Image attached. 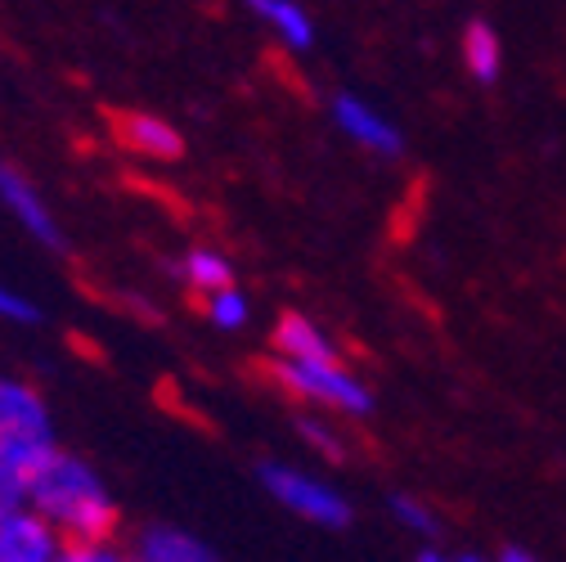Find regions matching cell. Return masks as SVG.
Masks as SVG:
<instances>
[{"mask_svg":"<svg viewBox=\"0 0 566 562\" xmlns=\"http://www.w3.org/2000/svg\"><path fill=\"white\" fill-rule=\"evenodd\" d=\"M243 6L252 10L256 23L270 28V37L283 45V50H311L315 45V23L311 14L297 6V0H243Z\"/></svg>","mask_w":566,"mask_h":562,"instance_id":"cell-10","label":"cell"},{"mask_svg":"<svg viewBox=\"0 0 566 562\" xmlns=\"http://www.w3.org/2000/svg\"><path fill=\"white\" fill-rule=\"evenodd\" d=\"M176 274L185 279V284H189L198 298L234 284V266H230V257L217 252V248H189V252L176 261Z\"/></svg>","mask_w":566,"mask_h":562,"instance_id":"cell-13","label":"cell"},{"mask_svg":"<svg viewBox=\"0 0 566 562\" xmlns=\"http://www.w3.org/2000/svg\"><path fill=\"white\" fill-rule=\"evenodd\" d=\"M328 108H333L337 131L350 139V145H360V149L374 154V158H400L405 135L396 131V122H391L382 108H374L369 100L350 95V91H337Z\"/></svg>","mask_w":566,"mask_h":562,"instance_id":"cell-5","label":"cell"},{"mask_svg":"<svg viewBox=\"0 0 566 562\" xmlns=\"http://www.w3.org/2000/svg\"><path fill=\"white\" fill-rule=\"evenodd\" d=\"M459 562H490V558H481V553H459Z\"/></svg>","mask_w":566,"mask_h":562,"instance_id":"cell-22","label":"cell"},{"mask_svg":"<svg viewBox=\"0 0 566 562\" xmlns=\"http://www.w3.org/2000/svg\"><path fill=\"white\" fill-rule=\"evenodd\" d=\"M261 486H265V496L279 504V509H289L293 518L311 522V527H324V531H342L350 527V504L337 486H328L324 477H311L293 464H261L256 468Z\"/></svg>","mask_w":566,"mask_h":562,"instance_id":"cell-3","label":"cell"},{"mask_svg":"<svg viewBox=\"0 0 566 562\" xmlns=\"http://www.w3.org/2000/svg\"><path fill=\"white\" fill-rule=\"evenodd\" d=\"M270 342H274V356H283V361H328V356H337V346L324 333V324H315L302 311H283Z\"/></svg>","mask_w":566,"mask_h":562,"instance_id":"cell-9","label":"cell"},{"mask_svg":"<svg viewBox=\"0 0 566 562\" xmlns=\"http://www.w3.org/2000/svg\"><path fill=\"white\" fill-rule=\"evenodd\" d=\"M459 50H463V67H468V73H472L481 86L500 82V73H504V41H500V32H494L485 19H472V23L463 28Z\"/></svg>","mask_w":566,"mask_h":562,"instance_id":"cell-12","label":"cell"},{"mask_svg":"<svg viewBox=\"0 0 566 562\" xmlns=\"http://www.w3.org/2000/svg\"><path fill=\"white\" fill-rule=\"evenodd\" d=\"M59 562H135V558L113 549V540H67Z\"/></svg>","mask_w":566,"mask_h":562,"instance_id":"cell-17","label":"cell"},{"mask_svg":"<svg viewBox=\"0 0 566 562\" xmlns=\"http://www.w3.org/2000/svg\"><path fill=\"white\" fill-rule=\"evenodd\" d=\"M265 370L279 383V392H289L302 405H315V409L342 414V418H369L374 414V387L356 370H346L337 356H328V361H283V356H274Z\"/></svg>","mask_w":566,"mask_h":562,"instance_id":"cell-2","label":"cell"},{"mask_svg":"<svg viewBox=\"0 0 566 562\" xmlns=\"http://www.w3.org/2000/svg\"><path fill=\"white\" fill-rule=\"evenodd\" d=\"M0 446L23 450L36 464H45L59 450L50 409H45V400H41V392L32 383L0 378Z\"/></svg>","mask_w":566,"mask_h":562,"instance_id":"cell-4","label":"cell"},{"mask_svg":"<svg viewBox=\"0 0 566 562\" xmlns=\"http://www.w3.org/2000/svg\"><path fill=\"white\" fill-rule=\"evenodd\" d=\"M32 509L50 518L63 540H113L117 531V504L104 477L86 459L63 450H54L32 472Z\"/></svg>","mask_w":566,"mask_h":562,"instance_id":"cell-1","label":"cell"},{"mask_svg":"<svg viewBox=\"0 0 566 562\" xmlns=\"http://www.w3.org/2000/svg\"><path fill=\"white\" fill-rule=\"evenodd\" d=\"M418 562H459V558H450V553H441V549H422Z\"/></svg>","mask_w":566,"mask_h":562,"instance_id":"cell-21","label":"cell"},{"mask_svg":"<svg viewBox=\"0 0 566 562\" xmlns=\"http://www.w3.org/2000/svg\"><path fill=\"white\" fill-rule=\"evenodd\" d=\"M117 139L130 154L154 158V163H176L185 154V135L158 113H122L117 117Z\"/></svg>","mask_w":566,"mask_h":562,"instance_id":"cell-8","label":"cell"},{"mask_svg":"<svg viewBox=\"0 0 566 562\" xmlns=\"http://www.w3.org/2000/svg\"><path fill=\"white\" fill-rule=\"evenodd\" d=\"M202 311H207V320L217 324L221 333H234V329H243L252 320V302H248V293L239 284H226L217 293H207L202 298Z\"/></svg>","mask_w":566,"mask_h":562,"instance_id":"cell-15","label":"cell"},{"mask_svg":"<svg viewBox=\"0 0 566 562\" xmlns=\"http://www.w3.org/2000/svg\"><path fill=\"white\" fill-rule=\"evenodd\" d=\"M36 468H41V464L28 459L23 450L0 446V518L32 504V472H36Z\"/></svg>","mask_w":566,"mask_h":562,"instance_id":"cell-14","label":"cell"},{"mask_svg":"<svg viewBox=\"0 0 566 562\" xmlns=\"http://www.w3.org/2000/svg\"><path fill=\"white\" fill-rule=\"evenodd\" d=\"M500 562H539V558H531L526 549H504V553H500Z\"/></svg>","mask_w":566,"mask_h":562,"instance_id":"cell-20","label":"cell"},{"mask_svg":"<svg viewBox=\"0 0 566 562\" xmlns=\"http://www.w3.org/2000/svg\"><path fill=\"white\" fill-rule=\"evenodd\" d=\"M63 544V531L32 504L0 518V562H59Z\"/></svg>","mask_w":566,"mask_h":562,"instance_id":"cell-6","label":"cell"},{"mask_svg":"<svg viewBox=\"0 0 566 562\" xmlns=\"http://www.w3.org/2000/svg\"><path fill=\"white\" fill-rule=\"evenodd\" d=\"M135 562H221L217 549H207L198 535L180 527H149L135 544Z\"/></svg>","mask_w":566,"mask_h":562,"instance_id":"cell-11","label":"cell"},{"mask_svg":"<svg viewBox=\"0 0 566 562\" xmlns=\"http://www.w3.org/2000/svg\"><path fill=\"white\" fill-rule=\"evenodd\" d=\"M297 433H302V437H306V441H311V446H315L324 459H333V464H342V459H346L342 437H337V433L324 424V418H311V414H306V418H297Z\"/></svg>","mask_w":566,"mask_h":562,"instance_id":"cell-18","label":"cell"},{"mask_svg":"<svg viewBox=\"0 0 566 562\" xmlns=\"http://www.w3.org/2000/svg\"><path fill=\"white\" fill-rule=\"evenodd\" d=\"M391 518H396L405 531L422 535V540L441 535V518H437V509H432V504H422L418 496H391Z\"/></svg>","mask_w":566,"mask_h":562,"instance_id":"cell-16","label":"cell"},{"mask_svg":"<svg viewBox=\"0 0 566 562\" xmlns=\"http://www.w3.org/2000/svg\"><path fill=\"white\" fill-rule=\"evenodd\" d=\"M41 311L23 298V293H14V289H6L0 284V320H14V324H32Z\"/></svg>","mask_w":566,"mask_h":562,"instance_id":"cell-19","label":"cell"},{"mask_svg":"<svg viewBox=\"0 0 566 562\" xmlns=\"http://www.w3.org/2000/svg\"><path fill=\"white\" fill-rule=\"evenodd\" d=\"M0 202L10 207L14 221H19L36 243H45V248H63V230H59L54 212L45 207V198H41L36 185H32L19 167H10V163H0Z\"/></svg>","mask_w":566,"mask_h":562,"instance_id":"cell-7","label":"cell"}]
</instances>
